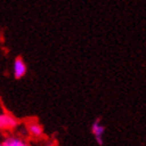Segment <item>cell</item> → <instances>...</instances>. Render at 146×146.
<instances>
[{
  "label": "cell",
  "instance_id": "4",
  "mask_svg": "<svg viewBox=\"0 0 146 146\" xmlns=\"http://www.w3.org/2000/svg\"><path fill=\"white\" fill-rule=\"evenodd\" d=\"M1 146H27V141L21 139L19 137H6L5 139L0 143Z\"/></svg>",
  "mask_w": 146,
  "mask_h": 146
},
{
  "label": "cell",
  "instance_id": "2",
  "mask_svg": "<svg viewBox=\"0 0 146 146\" xmlns=\"http://www.w3.org/2000/svg\"><path fill=\"white\" fill-rule=\"evenodd\" d=\"M27 72V67H26V63L24 62L23 57L21 56H17L14 58V62H13V76L16 80H20L23 78Z\"/></svg>",
  "mask_w": 146,
  "mask_h": 146
},
{
  "label": "cell",
  "instance_id": "5",
  "mask_svg": "<svg viewBox=\"0 0 146 146\" xmlns=\"http://www.w3.org/2000/svg\"><path fill=\"white\" fill-rule=\"evenodd\" d=\"M106 131V127L100 122V119H96L92 125V133L94 137H102Z\"/></svg>",
  "mask_w": 146,
  "mask_h": 146
},
{
  "label": "cell",
  "instance_id": "3",
  "mask_svg": "<svg viewBox=\"0 0 146 146\" xmlns=\"http://www.w3.org/2000/svg\"><path fill=\"white\" fill-rule=\"evenodd\" d=\"M27 133L33 138H42L44 134V128L39 122L31 121L27 123Z\"/></svg>",
  "mask_w": 146,
  "mask_h": 146
},
{
  "label": "cell",
  "instance_id": "1",
  "mask_svg": "<svg viewBox=\"0 0 146 146\" xmlns=\"http://www.w3.org/2000/svg\"><path fill=\"white\" fill-rule=\"evenodd\" d=\"M19 125L18 120L14 118L11 114H6V113H1L0 114V131H5V129H16Z\"/></svg>",
  "mask_w": 146,
  "mask_h": 146
}]
</instances>
